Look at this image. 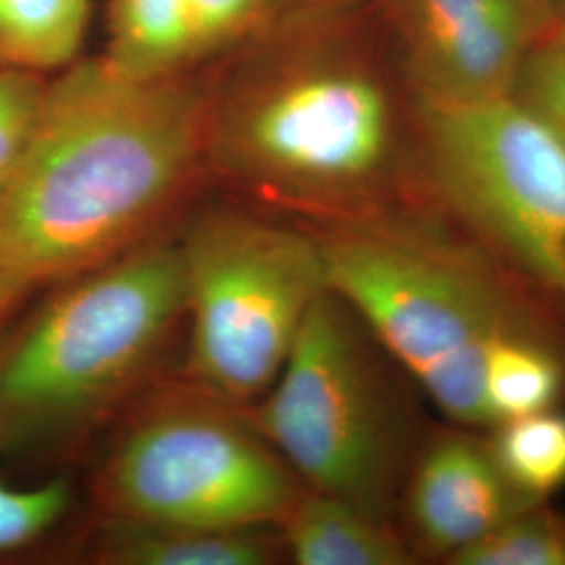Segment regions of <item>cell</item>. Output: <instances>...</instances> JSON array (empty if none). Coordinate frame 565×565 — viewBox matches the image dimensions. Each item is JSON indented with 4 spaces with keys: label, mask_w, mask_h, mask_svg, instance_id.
<instances>
[{
    "label": "cell",
    "mask_w": 565,
    "mask_h": 565,
    "mask_svg": "<svg viewBox=\"0 0 565 565\" xmlns=\"http://www.w3.org/2000/svg\"><path fill=\"white\" fill-rule=\"evenodd\" d=\"M74 503V488L57 476L36 486H11L0 476V555L36 545L55 532Z\"/></svg>",
    "instance_id": "cell-19"
},
{
    "label": "cell",
    "mask_w": 565,
    "mask_h": 565,
    "mask_svg": "<svg viewBox=\"0 0 565 565\" xmlns=\"http://www.w3.org/2000/svg\"><path fill=\"white\" fill-rule=\"evenodd\" d=\"M195 70L221 60L266 25V0H189Z\"/></svg>",
    "instance_id": "cell-20"
},
{
    "label": "cell",
    "mask_w": 565,
    "mask_h": 565,
    "mask_svg": "<svg viewBox=\"0 0 565 565\" xmlns=\"http://www.w3.org/2000/svg\"><path fill=\"white\" fill-rule=\"evenodd\" d=\"M324 20L266 23L203 67L210 182L294 223L415 198L401 177L390 86L369 61L323 41Z\"/></svg>",
    "instance_id": "cell-2"
},
{
    "label": "cell",
    "mask_w": 565,
    "mask_h": 565,
    "mask_svg": "<svg viewBox=\"0 0 565 565\" xmlns=\"http://www.w3.org/2000/svg\"><path fill=\"white\" fill-rule=\"evenodd\" d=\"M424 198L565 327V145L513 97L411 95Z\"/></svg>",
    "instance_id": "cell-8"
},
{
    "label": "cell",
    "mask_w": 565,
    "mask_h": 565,
    "mask_svg": "<svg viewBox=\"0 0 565 565\" xmlns=\"http://www.w3.org/2000/svg\"><path fill=\"white\" fill-rule=\"evenodd\" d=\"M555 20L565 21V0H551Z\"/></svg>",
    "instance_id": "cell-24"
},
{
    "label": "cell",
    "mask_w": 565,
    "mask_h": 565,
    "mask_svg": "<svg viewBox=\"0 0 565 565\" xmlns=\"http://www.w3.org/2000/svg\"><path fill=\"white\" fill-rule=\"evenodd\" d=\"M306 486L249 408L200 385L145 387L95 476L105 522L158 527H279Z\"/></svg>",
    "instance_id": "cell-6"
},
{
    "label": "cell",
    "mask_w": 565,
    "mask_h": 565,
    "mask_svg": "<svg viewBox=\"0 0 565 565\" xmlns=\"http://www.w3.org/2000/svg\"><path fill=\"white\" fill-rule=\"evenodd\" d=\"M189 331L182 380L252 406L327 289L315 235L249 203L191 207L177 233Z\"/></svg>",
    "instance_id": "cell-7"
},
{
    "label": "cell",
    "mask_w": 565,
    "mask_h": 565,
    "mask_svg": "<svg viewBox=\"0 0 565 565\" xmlns=\"http://www.w3.org/2000/svg\"><path fill=\"white\" fill-rule=\"evenodd\" d=\"M303 226L319 243L327 287L450 424L490 429L482 377L497 343L525 335L565 345L545 303L422 195Z\"/></svg>",
    "instance_id": "cell-3"
},
{
    "label": "cell",
    "mask_w": 565,
    "mask_h": 565,
    "mask_svg": "<svg viewBox=\"0 0 565 565\" xmlns=\"http://www.w3.org/2000/svg\"><path fill=\"white\" fill-rule=\"evenodd\" d=\"M279 527H158L99 520L90 557L105 565H268L282 557Z\"/></svg>",
    "instance_id": "cell-12"
},
{
    "label": "cell",
    "mask_w": 565,
    "mask_h": 565,
    "mask_svg": "<svg viewBox=\"0 0 565 565\" xmlns=\"http://www.w3.org/2000/svg\"><path fill=\"white\" fill-rule=\"evenodd\" d=\"M490 427L557 408L565 396V345L541 338H507L486 356Z\"/></svg>",
    "instance_id": "cell-15"
},
{
    "label": "cell",
    "mask_w": 565,
    "mask_h": 565,
    "mask_svg": "<svg viewBox=\"0 0 565 565\" xmlns=\"http://www.w3.org/2000/svg\"><path fill=\"white\" fill-rule=\"evenodd\" d=\"M509 97L565 145V21H551L530 44Z\"/></svg>",
    "instance_id": "cell-18"
},
{
    "label": "cell",
    "mask_w": 565,
    "mask_h": 565,
    "mask_svg": "<svg viewBox=\"0 0 565 565\" xmlns=\"http://www.w3.org/2000/svg\"><path fill=\"white\" fill-rule=\"evenodd\" d=\"M42 289L0 331V459L63 457L120 417L186 317L177 233Z\"/></svg>",
    "instance_id": "cell-4"
},
{
    "label": "cell",
    "mask_w": 565,
    "mask_h": 565,
    "mask_svg": "<svg viewBox=\"0 0 565 565\" xmlns=\"http://www.w3.org/2000/svg\"><path fill=\"white\" fill-rule=\"evenodd\" d=\"M0 184H2V182H0Z\"/></svg>",
    "instance_id": "cell-25"
},
{
    "label": "cell",
    "mask_w": 565,
    "mask_h": 565,
    "mask_svg": "<svg viewBox=\"0 0 565 565\" xmlns=\"http://www.w3.org/2000/svg\"><path fill=\"white\" fill-rule=\"evenodd\" d=\"M205 184L203 70L135 81L81 57L0 184V273L42 289L111 263L172 235Z\"/></svg>",
    "instance_id": "cell-1"
},
{
    "label": "cell",
    "mask_w": 565,
    "mask_h": 565,
    "mask_svg": "<svg viewBox=\"0 0 565 565\" xmlns=\"http://www.w3.org/2000/svg\"><path fill=\"white\" fill-rule=\"evenodd\" d=\"M39 289L18 277L0 273V331L20 312Z\"/></svg>",
    "instance_id": "cell-23"
},
{
    "label": "cell",
    "mask_w": 565,
    "mask_h": 565,
    "mask_svg": "<svg viewBox=\"0 0 565 565\" xmlns=\"http://www.w3.org/2000/svg\"><path fill=\"white\" fill-rule=\"evenodd\" d=\"M450 565H565V509L527 507Z\"/></svg>",
    "instance_id": "cell-17"
},
{
    "label": "cell",
    "mask_w": 565,
    "mask_h": 565,
    "mask_svg": "<svg viewBox=\"0 0 565 565\" xmlns=\"http://www.w3.org/2000/svg\"><path fill=\"white\" fill-rule=\"evenodd\" d=\"M102 57L135 81L198 72L189 0H109Z\"/></svg>",
    "instance_id": "cell-13"
},
{
    "label": "cell",
    "mask_w": 565,
    "mask_h": 565,
    "mask_svg": "<svg viewBox=\"0 0 565 565\" xmlns=\"http://www.w3.org/2000/svg\"><path fill=\"white\" fill-rule=\"evenodd\" d=\"M354 0H266V23L335 18Z\"/></svg>",
    "instance_id": "cell-22"
},
{
    "label": "cell",
    "mask_w": 565,
    "mask_h": 565,
    "mask_svg": "<svg viewBox=\"0 0 565 565\" xmlns=\"http://www.w3.org/2000/svg\"><path fill=\"white\" fill-rule=\"evenodd\" d=\"M49 76L0 67V182L20 162L41 118Z\"/></svg>",
    "instance_id": "cell-21"
},
{
    "label": "cell",
    "mask_w": 565,
    "mask_h": 565,
    "mask_svg": "<svg viewBox=\"0 0 565 565\" xmlns=\"http://www.w3.org/2000/svg\"><path fill=\"white\" fill-rule=\"evenodd\" d=\"M419 394L352 306L327 287L275 384L247 408L306 488L396 522L406 476L434 427Z\"/></svg>",
    "instance_id": "cell-5"
},
{
    "label": "cell",
    "mask_w": 565,
    "mask_h": 565,
    "mask_svg": "<svg viewBox=\"0 0 565 565\" xmlns=\"http://www.w3.org/2000/svg\"><path fill=\"white\" fill-rule=\"evenodd\" d=\"M403 51L408 93L507 97L525 51L555 20L551 0H382Z\"/></svg>",
    "instance_id": "cell-9"
},
{
    "label": "cell",
    "mask_w": 565,
    "mask_h": 565,
    "mask_svg": "<svg viewBox=\"0 0 565 565\" xmlns=\"http://www.w3.org/2000/svg\"><path fill=\"white\" fill-rule=\"evenodd\" d=\"M536 505L471 427H431L406 476L396 524L419 562L450 564L511 518Z\"/></svg>",
    "instance_id": "cell-10"
},
{
    "label": "cell",
    "mask_w": 565,
    "mask_h": 565,
    "mask_svg": "<svg viewBox=\"0 0 565 565\" xmlns=\"http://www.w3.org/2000/svg\"><path fill=\"white\" fill-rule=\"evenodd\" d=\"M490 429V450L520 494L545 503L564 490L565 413L551 408Z\"/></svg>",
    "instance_id": "cell-16"
},
{
    "label": "cell",
    "mask_w": 565,
    "mask_h": 565,
    "mask_svg": "<svg viewBox=\"0 0 565 565\" xmlns=\"http://www.w3.org/2000/svg\"><path fill=\"white\" fill-rule=\"evenodd\" d=\"M282 553L298 565H413L417 555L394 520L303 488L281 525Z\"/></svg>",
    "instance_id": "cell-11"
},
{
    "label": "cell",
    "mask_w": 565,
    "mask_h": 565,
    "mask_svg": "<svg viewBox=\"0 0 565 565\" xmlns=\"http://www.w3.org/2000/svg\"><path fill=\"white\" fill-rule=\"evenodd\" d=\"M90 0H0V67L55 76L84 57Z\"/></svg>",
    "instance_id": "cell-14"
}]
</instances>
